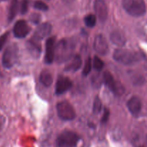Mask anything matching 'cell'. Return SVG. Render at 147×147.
<instances>
[{"mask_svg":"<svg viewBox=\"0 0 147 147\" xmlns=\"http://www.w3.org/2000/svg\"><path fill=\"white\" fill-rule=\"evenodd\" d=\"M122 6L132 17H140L146 14V6L144 0H122Z\"/></svg>","mask_w":147,"mask_h":147,"instance_id":"cell-1","label":"cell"},{"mask_svg":"<svg viewBox=\"0 0 147 147\" xmlns=\"http://www.w3.org/2000/svg\"><path fill=\"white\" fill-rule=\"evenodd\" d=\"M113 57L116 62L123 65H132L141 60V56L139 53L126 49L116 50Z\"/></svg>","mask_w":147,"mask_h":147,"instance_id":"cell-2","label":"cell"},{"mask_svg":"<svg viewBox=\"0 0 147 147\" xmlns=\"http://www.w3.org/2000/svg\"><path fill=\"white\" fill-rule=\"evenodd\" d=\"M73 56V45L66 40H62L55 47V58L58 63L67 61Z\"/></svg>","mask_w":147,"mask_h":147,"instance_id":"cell-3","label":"cell"},{"mask_svg":"<svg viewBox=\"0 0 147 147\" xmlns=\"http://www.w3.org/2000/svg\"><path fill=\"white\" fill-rule=\"evenodd\" d=\"M80 138L78 134L71 131H64L56 139L57 147H76Z\"/></svg>","mask_w":147,"mask_h":147,"instance_id":"cell-4","label":"cell"},{"mask_svg":"<svg viewBox=\"0 0 147 147\" xmlns=\"http://www.w3.org/2000/svg\"><path fill=\"white\" fill-rule=\"evenodd\" d=\"M19 49L16 44H12L5 49L3 54L2 65L5 68L10 69L16 64L18 60Z\"/></svg>","mask_w":147,"mask_h":147,"instance_id":"cell-5","label":"cell"},{"mask_svg":"<svg viewBox=\"0 0 147 147\" xmlns=\"http://www.w3.org/2000/svg\"><path fill=\"white\" fill-rule=\"evenodd\" d=\"M57 115L63 121H72L76 117L74 108L67 101L60 102L56 106Z\"/></svg>","mask_w":147,"mask_h":147,"instance_id":"cell-6","label":"cell"},{"mask_svg":"<svg viewBox=\"0 0 147 147\" xmlns=\"http://www.w3.org/2000/svg\"><path fill=\"white\" fill-rule=\"evenodd\" d=\"M103 80L105 84L106 85L109 90L114 93L115 95L117 96H120L122 93L124 92V89H123V86H119L116 81H115L114 78H113V76L111 73L109 71H106L103 73Z\"/></svg>","mask_w":147,"mask_h":147,"instance_id":"cell-7","label":"cell"},{"mask_svg":"<svg viewBox=\"0 0 147 147\" xmlns=\"http://www.w3.org/2000/svg\"><path fill=\"white\" fill-rule=\"evenodd\" d=\"M55 37H49L45 44V62L50 65L53 63L55 60Z\"/></svg>","mask_w":147,"mask_h":147,"instance_id":"cell-8","label":"cell"},{"mask_svg":"<svg viewBox=\"0 0 147 147\" xmlns=\"http://www.w3.org/2000/svg\"><path fill=\"white\" fill-rule=\"evenodd\" d=\"M93 48L97 53L100 55H106L109 53V47L106 38L102 34L96 36L93 42Z\"/></svg>","mask_w":147,"mask_h":147,"instance_id":"cell-9","label":"cell"},{"mask_svg":"<svg viewBox=\"0 0 147 147\" xmlns=\"http://www.w3.org/2000/svg\"><path fill=\"white\" fill-rule=\"evenodd\" d=\"M30 32V27L25 20H18L13 27L14 35L17 38H24Z\"/></svg>","mask_w":147,"mask_h":147,"instance_id":"cell-10","label":"cell"},{"mask_svg":"<svg viewBox=\"0 0 147 147\" xmlns=\"http://www.w3.org/2000/svg\"><path fill=\"white\" fill-rule=\"evenodd\" d=\"M52 31V25L48 22L42 23L37 27L33 34V40L40 41L50 35Z\"/></svg>","mask_w":147,"mask_h":147,"instance_id":"cell-11","label":"cell"},{"mask_svg":"<svg viewBox=\"0 0 147 147\" xmlns=\"http://www.w3.org/2000/svg\"><path fill=\"white\" fill-rule=\"evenodd\" d=\"M94 10L96 16L101 22H104L108 18V8L103 0H96L94 2Z\"/></svg>","mask_w":147,"mask_h":147,"instance_id":"cell-12","label":"cell"},{"mask_svg":"<svg viewBox=\"0 0 147 147\" xmlns=\"http://www.w3.org/2000/svg\"><path fill=\"white\" fill-rule=\"evenodd\" d=\"M73 86L71 80L67 77H60L57 80L55 86V93L57 95H62L70 90Z\"/></svg>","mask_w":147,"mask_h":147,"instance_id":"cell-13","label":"cell"},{"mask_svg":"<svg viewBox=\"0 0 147 147\" xmlns=\"http://www.w3.org/2000/svg\"><path fill=\"white\" fill-rule=\"evenodd\" d=\"M142 101L137 96H133L127 102V108L133 116H137L142 111Z\"/></svg>","mask_w":147,"mask_h":147,"instance_id":"cell-14","label":"cell"},{"mask_svg":"<svg viewBox=\"0 0 147 147\" xmlns=\"http://www.w3.org/2000/svg\"><path fill=\"white\" fill-rule=\"evenodd\" d=\"M82 65V59L80 55L72 56L67 61H66L65 66V71L76 72L80 68Z\"/></svg>","mask_w":147,"mask_h":147,"instance_id":"cell-15","label":"cell"},{"mask_svg":"<svg viewBox=\"0 0 147 147\" xmlns=\"http://www.w3.org/2000/svg\"><path fill=\"white\" fill-rule=\"evenodd\" d=\"M110 40L118 47H123L126 42L124 34L120 31H113L110 35Z\"/></svg>","mask_w":147,"mask_h":147,"instance_id":"cell-16","label":"cell"},{"mask_svg":"<svg viewBox=\"0 0 147 147\" xmlns=\"http://www.w3.org/2000/svg\"><path fill=\"white\" fill-rule=\"evenodd\" d=\"M27 47L33 57L40 56V53H41V45L39 44L38 41L34 40H29L27 42Z\"/></svg>","mask_w":147,"mask_h":147,"instance_id":"cell-17","label":"cell"},{"mask_svg":"<svg viewBox=\"0 0 147 147\" xmlns=\"http://www.w3.org/2000/svg\"><path fill=\"white\" fill-rule=\"evenodd\" d=\"M40 81L45 87H50L53 84V78L51 73L47 70H44L40 75Z\"/></svg>","mask_w":147,"mask_h":147,"instance_id":"cell-18","label":"cell"},{"mask_svg":"<svg viewBox=\"0 0 147 147\" xmlns=\"http://www.w3.org/2000/svg\"><path fill=\"white\" fill-rule=\"evenodd\" d=\"M19 10L18 0H11L8 12V21L11 22L14 19Z\"/></svg>","mask_w":147,"mask_h":147,"instance_id":"cell-19","label":"cell"},{"mask_svg":"<svg viewBox=\"0 0 147 147\" xmlns=\"http://www.w3.org/2000/svg\"><path fill=\"white\" fill-rule=\"evenodd\" d=\"M84 22L87 27L92 28L96 24V17L94 14H88L85 17Z\"/></svg>","mask_w":147,"mask_h":147,"instance_id":"cell-20","label":"cell"},{"mask_svg":"<svg viewBox=\"0 0 147 147\" xmlns=\"http://www.w3.org/2000/svg\"><path fill=\"white\" fill-rule=\"evenodd\" d=\"M104 63L103 60L100 58H99L97 56H95L94 59H93V68L96 70V71H101L103 68L104 67Z\"/></svg>","mask_w":147,"mask_h":147,"instance_id":"cell-21","label":"cell"},{"mask_svg":"<svg viewBox=\"0 0 147 147\" xmlns=\"http://www.w3.org/2000/svg\"><path fill=\"white\" fill-rule=\"evenodd\" d=\"M102 109V103L100 99L98 97H96L94 102H93V111L95 114H98Z\"/></svg>","mask_w":147,"mask_h":147,"instance_id":"cell-22","label":"cell"},{"mask_svg":"<svg viewBox=\"0 0 147 147\" xmlns=\"http://www.w3.org/2000/svg\"><path fill=\"white\" fill-rule=\"evenodd\" d=\"M92 69V63H91V59L90 57H88V58L86 60V63H85L84 68L83 70V75L85 76H87L89 73H90Z\"/></svg>","mask_w":147,"mask_h":147,"instance_id":"cell-23","label":"cell"},{"mask_svg":"<svg viewBox=\"0 0 147 147\" xmlns=\"http://www.w3.org/2000/svg\"><path fill=\"white\" fill-rule=\"evenodd\" d=\"M34 7L37 10L40 11H47L49 9L48 6L42 1H36L34 3Z\"/></svg>","mask_w":147,"mask_h":147,"instance_id":"cell-24","label":"cell"},{"mask_svg":"<svg viewBox=\"0 0 147 147\" xmlns=\"http://www.w3.org/2000/svg\"><path fill=\"white\" fill-rule=\"evenodd\" d=\"M29 0H22L20 4V12L22 14H25L28 11Z\"/></svg>","mask_w":147,"mask_h":147,"instance_id":"cell-25","label":"cell"},{"mask_svg":"<svg viewBox=\"0 0 147 147\" xmlns=\"http://www.w3.org/2000/svg\"><path fill=\"white\" fill-rule=\"evenodd\" d=\"M9 37V32H6L3 34L2 35L0 36V51L3 49L4 45L6 44L7 41V39Z\"/></svg>","mask_w":147,"mask_h":147,"instance_id":"cell-26","label":"cell"},{"mask_svg":"<svg viewBox=\"0 0 147 147\" xmlns=\"http://www.w3.org/2000/svg\"><path fill=\"white\" fill-rule=\"evenodd\" d=\"M30 20L32 23L38 24L40 22V20H41V16L39 14H37V13H33V14H32L30 15Z\"/></svg>","mask_w":147,"mask_h":147,"instance_id":"cell-27","label":"cell"},{"mask_svg":"<svg viewBox=\"0 0 147 147\" xmlns=\"http://www.w3.org/2000/svg\"><path fill=\"white\" fill-rule=\"evenodd\" d=\"M109 110L108 109H105L104 111H103V117L101 119V122L103 123H106L109 120Z\"/></svg>","mask_w":147,"mask_h":147,"instance_id":"cell-28","label":"cell"},{"mask_svg":"<svg viewBox=\"0 0 147 147\" xmlns=\"http://www.w3.org/2000/svg\"><path fill=\"white\" fill-rule=\"evenodd\" d=\"M62 1L64 3H65V4H71V3H73L75 0H62Z\"/></svg>","mask_w":147,"mask_h":147,"instance_id":"cell-29","label":"cell"},{"mask_svg":"<svg viewBox=\"0 0 147 147\" xmlns=\"http://www.w3.org/2000/svg\"><path fill=\"white\" fill-rule=\"evenodd\" d=\"M1 1H6V0H1Z\"/></svg>","mask_w":147,"mask_h":147,"instance_id":"cell-30","label":"cell"},{"mask_svg":"<svg viewBox=\"0 0 147 147\" xmlns=\"http://www.w3.org/2000/svg\"><path fill=\"white\" fill-rule=\"evenodd\" d=\"M0 126H1V124H0Z\"/></svg>","mask_w":147,"mask_h":147,"instance_id":"cell-31","label":"cell"},{"mask_svg":"<svg viewBox=\"0 0 147 147\" xmlns=\"http://www.w3.org/2000/svg\"><path fill=\"white\" fill-rule=\"evenodd\" d=\"M146 139H147V138H146Z\"/></svg>","mask_w":147,"mask_h":147,"instance_id":"cell-32","label":"cell"}]
</instances>
